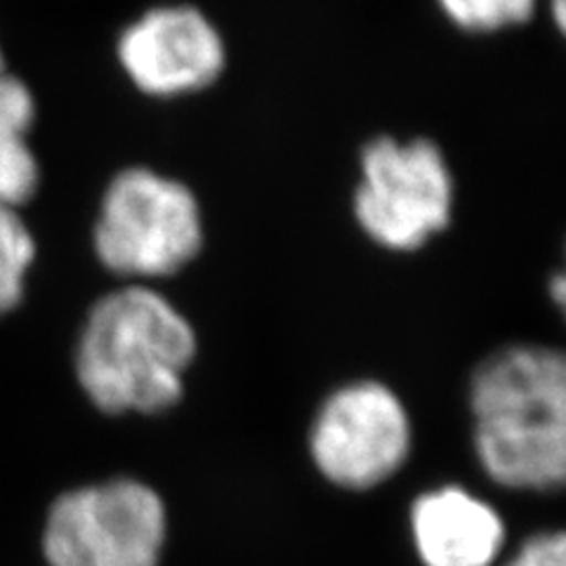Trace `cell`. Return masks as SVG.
<instances>
[{"label":"cell","instance_id":"10","mask_svg":"<svg viewBox=\"0 0 566 566\" xmlns=\"http://www.w3.org/2000/svg\"><path fill=\"white\" fill-rule=\"evenodd\" d=\"M33 255L35 243L20 208L0 203V316L20 305Z\"/></svg>","mask_w":566,"mask_h":566},{"label":"cell","instance_id":"5","mask_svg":"<svg viewBox=\"0 0 566 566\" xmlns=\"http://www.w3.org/2000/svg\"><path fill=\"white\" fill-rule=\"evenodd\" d=\"M166 538L161 495L137 480H112L57 499L43 551L50 566H158Z\"/></svg>","mask_w":566,"mask_h":566},{"label":"cell","instance_id":"12","mask_svg":"<svg viewBox=\"0 0 566 566\" xmlns=\"http://www.w3.org/2000/svg\"><path fill=\"white\" fill-rule=\"evenodd\" d=\"M503 566H566V528L538 531L524 538Z\"/></svg>","mask_w":566,"mask_h":566},{"label":"cell","instance_id":"15","mask_svg":"<svg viewBox=\"0 0 566 566\" xmlns=\"http://www.w3.org/2000/svg\"><path fill=\"white\" fill-rule=\"evenodd\" d=\"M3 71H8V64H6V50H3V43H0V74Z\"/></svg>","mask_w":566,"mask_h":566},{"label":"cell","instance_id":"4","mask_svg":"<svg viewBox=\"0 0 566 566\" xmlns=\"http://www.w3.org/2000/svg\"><path fill=\"white\" fill-rule=\"evenodd\" d=\"M352 212L361 232L392 253H413L453 218L455 180L432 139L376 137L361 149Z\"/></svg>","mask_w":566,"mask_h":566},{"label":"cell","instance_id":"7","mask_svg":"<svg viewBox=\"0 0 566 566\" xmlns=\"http://www.w3.org/2000/svg\"><path fill=\"white\" fill-rule=\"evenodd\" d=\"M114 57L137 93L175 99L197 95L222 76L227 45L206 12L189 3H166L118 31Z\"/></svg>","mask_w":566,"mask_h":566},{"label":"cell","instance_id":"14","mask_svg":"<svg viewBox=\"0 0 566 566\" xmlns=\"http://www.w3.org/2000/svg\"><path fill=\"white\" fill-rule=\"evenodd\" d=\"M551 14L559 33L566 39V0H551Z\"/></svg>","mask_w":566,"mask_h":566},{"label":"cell","instance_id":"6","mask_svg":"<svg viewBox=\"0 0 566 566\" xmlns=\"http://www.w3.org/2000/svg\"><path fill=\"white\" fill-rule=\"evenodd\" d=\"M326 482L347 491L385 484L413 449V422L401 397L380 380H352L322 401L307 437Z\"/></svg>","mask_w":566,"mask_h":566},{"label":"cell","instance_id":"8","mask_svg":"<svg viewBox=\"0 0 566 566\" xmlns=\"http://www.w3.org/2000/svg\"><path fill=\"white\" fill-rule=\"evenodd\" d=\"M409 528L422 566H493L507 541L495 505L458 484L420 493L409 510Z\"/></svg>","mask_w":566,"mask_h":566},{"label":"cell","instance_id":"13","mask_svg":"<svg viewBox=\"0 0 566 566\" xmlns=\"http://www.w3.org/2000/svg\"><path fill=\"white\" fill-rule=\"evenodd\" d=\"M564 258H566V251H564ZM547 293H551L553 305L559 310L564 324H566V264H564V270L555 272L551 276V281H547Z\"/></svg>","mask_w":566,"mask_h":566},{"label":"cell","instance_id":"2","mask_svg":"<svg viewBox=\"0 0 566 566\" xmlns=\"http://www.w3.org/2000/svg\"><path fill=\"white\" fill-rule=\"evenodd\" d=\"M197 333L166 295L126 286L104 295L83 326L76 374L104 413H161L182 399Z\"/></svg>","mask_w":566,"mask_h":566},{"label":"cell","instance_id":"3","mask_svg":"<svg viewBox=\"0 0 566 566\" xmlns=\"http://www.w3.org/2000/svg\"><path fill=\"white\" fill-rule=\"evenodd\" d=\"M201 248V206L185 182L145 166L112 177L95 222V251L106 270L161 279L185 270Z\"/></svg>","mask_w":566,"mask_h":566},{"label":"cell","instance_id":"9","mask_svg":"<svg viewBox=\"0 0 566 566\" xmlns=\"http://www.w3.org/2000/svg\"><path fill=\"white\" fill-rule=\"evenodd\" d=\"M39 120V102L31 85L3 71L0 74V203L22 208L41 187V164L31 145Z\"/></svg>","mask_w":566,"mask_h":566},{"label":"cell","instance_id":"11","mask_svg":"<svg viewBox=\"0 0 566 566\" xmlns=\"http://www.w3.org/2000/svg\"><path fill=\"white\" fill-rule=\"evenodd\" d=\"M449 22L468 33H493L534 17L541 0H437Z\"/></svg>","mask_w":566,"mask_h":566},{"label":"cell","instance_id":"1","mask_svg":"<svg viewBox=\"0 0 566 566\" xmlns=\"http://www.w3.org/2000/svg\"><path fill=\"white\" fill-rule=\"evenodd\" d=\"M472 447L482 472L510 491L566 489V349L507 345L470 378Z\"/></svg>","mask_w":566,"mask_h":566}]
</instances>
